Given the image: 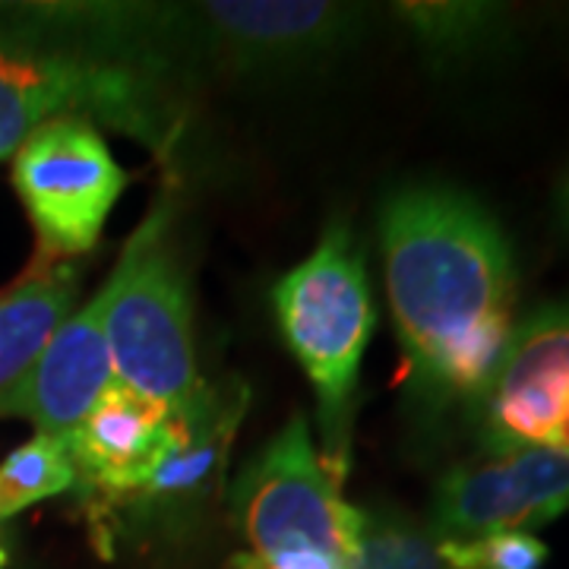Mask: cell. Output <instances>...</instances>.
<instances>
[{"instance_id": "cell-14", "label": "cell", "mask_w": 569, "mask_h": 569, "mask_svg": "<svg viewBox=\"0 0 569 569\" xmlns=\"http://www.w3.org/2000/svg\"><path fill=\"white\" fill-rule=\"evenodd\" d=\"M399 10L433 61H468L503 39V17L488 3H406Z\"/></svg>"}, {"instance_id": "cell-12", "label": "cell", "mask_w": 569, "mask_h": 569, "mask_svg": "<svg viewBox=\"0 0 569 569\" xmlns=\"http://www.w3.org/2000/svg\"><path fill=\"white\" fill-rule=\"evenodd\" d=\"M247 406V389L209 387L183 411H174V440L162 462L149 475L121 512L156 516L164 509H183L206 497L219 481L228 447L238 433Z\"/></svg>"}, {"instance_id": "cell-5", "label": "cell", "mask_w": 569, "mask_h": 569, "mask_svg": "<svg viewBox=\"0 0 569 569\" xmlns=\"http://www.w3.org/2000/svg\"><path fill=\"white\" fill-rule=\"evenodd\" d=\"M102 291L114 383L168 411L193 406L209 383L197 370L190 295L164 209L146 216Z\"/></svg>"}, {"instance_id": "cell-16", "label": "cell", "mask_w": 569, "mask_h": 569, "mask_svg": "<svg viewBox=\"0 0 569 569\" xmlns=\"http://www.w3.org/2000/svg\"><path fill=\"white\" fill-rule=\"evenodd\" d=\"M348 569H447L437 541L399 519L367 516Z\"/></svg>"}, {"instance_id": "cell-4", "label": "cell", "mask_w": 569, "mask_h": 569, "mask_svg": "<svg viewBox=\"0 0 569 569\" xmlns=\"http://www.w3.org/2000/svg\"><path fill=\"white\" fill-rule=\"evenodd\" d=\"M231 507L244 550L228 569H348L365 529V512L342 500L305 415L247 462Z\"/></svg>"}, {"instance_id": "cell-17", "label": "cell", "mask_w": 569, "mask_h": 569, "mask_svg": "<svg viewBox=\"0 0 569 569\" xmlns=\"http://www.w3.org/2000/svg\"><path fill=\"white\" fill-rule=\"evenodd\" d=\"M437 553L447 569H541L548 563V545L529 531L437 541Z\"/></svg>"}, {"instance_id": "cell-3", "label": "cell", "mask_w": 569, "mask_h": 569, "mask_svg": "<svg viewBox=\"0 0 569 569\" xmlns=\"http://www.w3.org/2000/svg\"><path fill=\"white\" fill-rule=\"evenodd\" d=\"M272 305L284 346L317 392L320 459L342 485L351 459L358 373L377 323L365 253L346 222L326 228L320 247L276 284Z\"/></svg>"}, {"instance_id": "cell-1", "label": "cell", "mask_w": 569, "mask_h": 569, "mask_svg": "<svg viewBox=\"0 0 569 569\" xmlns=\"http://www.w3.org/2000/svg\"><path fill=\"white\" fill-rule=\"evenodd\" d=\"M380 244L408 392L427 408H478L512 336L507 234L459 190L408 187L380 212Z\"/></svg>"}, {"instance_id": "cell-19", "label": "cell", "mask_w": 569, "mask_h": 569, "mask_svg": "<svg viewBox=\"0 0 569 569\" xmlns=\"http://www.w3.org/2000/svg\"><path fill=\"white\" fill-rule=\"evenodd\" d=\"M0 526H3V519H0ZM3 563H7V550L0 545V569H3Z\"/></svg>"}, {"instance_id": "cell-7", "label": "cell", "mask_w": 569, "mask_h": 569, "mask_svg": "<svg viewBox=\"0 0 569 569\" xmlns=\"http://www.w3.org/2000/svg\"><path fill=\"white\" fill-rule=\"evenodd\" d=\"M164 22L178 41L209 51L212 58L241 70H288L320 61L355 39L365 26L361 7L346 3H193L162 7ZM162 41V44H164Z\"/></svg>"}, {"instance_id": "cell-8", "label": "cell", "mask_w": 569, "mask_h": 569, "mask_svg": "<svg viewBox=\"0 0 569 569\" xmlns=\"http://www.w3.org/2000/svg\"><path fill=\"white\" fill-rule=\"evenodd\" d=\"M488 452L550 447L569 452V305L535 310L512 326L509 346L478 402Z\"/></svg>"}, {"instance_id": "cell-11", "label": "cell", "mask_w": 569, "mask_h": 569, "mask_svg": "<svg viewBox=\"0 0 569 569\" xmlns=\"http://www.w3.org/2000/svg\"><path fill=\"white\" fill-rule=\"evenodd\" d=\"M114 383L104 339V291L63 320L39 361L0 406V418H22L44 437H67Z\"/></svg>"}, {"instance_id": "cell-2", "label": "cell", "mask_w": 569, "mask_h": 569, "mask_svg": "<svg viewBox=\"0 0 569 569\" xmlns=\"http://www.w3.org/2000/svg\"><path fill=\"white\" fill-rule=\"evenodd\" d=\"M156 70L77 32L0 29V159L58 118H99L168 152L178 114Z\"/></svg>"}, {"instance_id": "cell-18", "label": "cell", "mask_w": 569, "mask_h": 569, "mask_svg": "<svg viewBox=\"0 0 569 569\" xmlns=\"http://www.w3.org/2000/svg\"><path fill=\"white\" fill-rule=\"evenodd\" d=\"M557 222H560L563 234L569 238V171L563 174L560 187H557Z\"/></svg>"}, {"instance_id": "cell-10", "label": "cell", "mask_w": 569, "mask_h": 569, "mask_svg": "<svg viewBox=\"0 0 569 569\" xmlns=\"http://www.w3.org/2000/svg\"><path fill=\"white\" fill-rule=\"evenodd\" d=\"M174 440V411L111 383L96 408L63 437L77 488L92 493V526H104L149 481Z\"/></svg>"}, {"instance_id": "cell-15", "label": "cell", "mask_w": 569, "mask_h": 569, "mask_svg": "<svg viewBox=\"0 0 569 569\" xmlns=\"http://www.w3.org/2000/svg\"><path fill=\"white\" fill-rule=\"evenodd\" d=\"M70 488H77V471L63 440L36 433L26 447L0 462V519L7 522L26 507Z\"/></svg>"}, {"instance_id": "cell-6", "label": "cell", "mask_w": 569, "mask_h": 569, "mask_svg": "<svg viewBox=\"0 0 569 569\" xmlns=\"http://www.w3.org/2000/svg\"><path fill=\"white\" fill-rule=\"evenodd\" d=\"M13 187L39 238V260L70 263L99 244L127 174L92 121L58 118L13 152Z\"/></svg>"}, {"instance_id": "cell-13", "label": "cell", "mask_w": 569, "mask_h": 569, "mask_svg": "<svg viewBox=\"0 0 569 569\" xmlns=\"http://www.w3.org/2000/svg\"><path fill=\"white\" fill-rule=\"evenodd\" d=\"M80 272L73 263L39 260L0 291V406L39 361L54 329L73 313Z\"/></svg>"}, {"instance_id": "cell-9", "label": "cell", "mask_w": 569, "mask_h": 569, "mask_svg": "<svg viewBox=\"0 0 569 569\" xmlns=\"http://www.w3.org/2000/svg\"><path fill=\"white\" fill-rule=\"evenodd\" d=\"M569 509V452L522 447L452 468L433 490V541L529 531Z\"/></svg>"}]
</instances>
